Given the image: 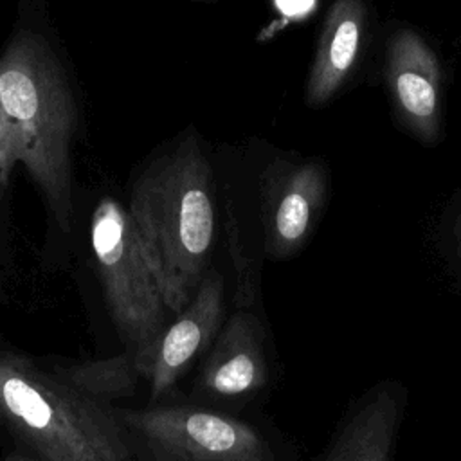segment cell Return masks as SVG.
<instances>
[{
  "mask_svg": "<svg viewBox=\"0 0 461 461\" xmlns=\"http://www.w3.org/2000/svg\"><path fill=\"white\" fill-rule=\"evenodd\" d=\"M124 421L162 461H272L265 439L245 421L194 407L124 412Z\"/></svg>",
  "mask_w": 461,
  "mask_h": 461,
  "instance_id": "5",
  "label": "cell"
},
{
  "mask_svg": "<svg viewBox=\"0 0 461 461\" xmlns=\"http://www.w3.org/2000/svg\"><path fill=\"white\" fill-rule=\"evenodd\" d=\"M0 101L13 126L14 164L25 166L41 189L52 220L68 232L70 142L77 108L59 59L40 34L20 31L2 52Z\"/></svg>",
  "mask_w": 461,
  "mask_h": 461,
  "instance_id": "2",
  "label": "cell"
},
{
  "mask_svg": "<svg viewBox=\"0 0 461 461\" xmlns=\"http://www.w3.org/2000/svg\"><path fill=\"white\" fill-rule=\"evenodd\" d=\"M326 196L321 162H272L261 175L265 252L274 259L294 256L308 240Z\"/></svg>",
  "mask_w": 461,
  "mask_h": 461,
  "instance_id": "6",
  "label": "cell"
},
{
  "mask_svg": "<svg viewBox=\"0 0 461 461\" xmlns=\"http://www.w3.org/2000/svg\"><path fill=\"white\" fill-rule=\"evenodd\" d=\"M454 234H456V243H457V254L461 258V212L456 220V227H454Z\"/></svg>",
  "mask_w": 461,
  "mask_h": 461,
  "instance_id": "15",
  "label": "cell"
},
{
  "mask_svg": "<svg viewBox=\"0 0 461 461\" xmlns=\"http://www.w3.org/2000/svg\"><path fill=\"white\" fill-rule=\"evenodd\" d=\"M90 245L110 317L135 358H142L169 324L171 312L144 258L128 211L104 196L94 209Z\"/></svg>",
  "mask_w": 461,
  "mask_h": 461,
  "instance_id": "4",
  "label": "cell"
},
{
  "mask_svg": "<svg viewBox=\"0 0 461 461\" xmlns=\"http://www.w3.org/2000/svg\"><path fill=\"white\" fill-rule=\"evenodd\" d=\"M366 29L364 0H333L326 13L306 83V101L319 106L331 99L353 70Z\"/></svg>",
  "mask_w": 461,
  "mask_h": 461,
  "instance_id": "10",
  "label": "cell"
},
{
  "mask_svg": "<svg viewBox=\"0 0 461 461\" xmlns=\"http://www.w3.org/2000/svg\"><path fill=\"white\" fill-rule=\"evenodd\" d=\"M126 211L166 306L178 315L207 274L214 240L212 171L196 135L139 176Z\"/></svg>",
  "mask_w": 461,
  "mask_h": 461,
  "instance_id": "1",
  "label": "cell"
},
{
  "mask_svg": "<svg viewBox=\"0 0 461 461\" xmlns=\"http://www.w3.org/2000/svg\"><path fill=\"white\" fill-rule=\"evenodd\" d=\"M385 79L405 126L421 140L439 133L441 68L434 50L409 29L391 36L385 52Z\"/></svg>",
  "mask_w": 461,
  "mask_h": 461,
  "instance_id": "8",
  "label": "cell"
},
{
  "mask_svg": "<svg viewBox=\"0 0 461 461\" xmlns=\"http://www.w3.org/2000/svg\"><path fill=\"white\" fill-rule=\"evenodd\" d=\"M398 421L394 389L373 391L344 423L324 461H389Z\"/></svg>",
  "mask_w": 461,
  "mask_h": 461,
  "instance_id": "11",
  "label": "cell"
},
{
  "mask_svg": "<svg viewBox=\"0 0 461 461\" xmlns=\"http://www.w3.org/2000/svg\"><path fill=\"white\" fill-rule=\"evenodd\" d=\"M0 423L41 461H128L113 414L101 403L0 342Z\"/></svg>",
  "mask_w": 461,
  "mask_h": 461,
  "instance_id": "3",
  "label": "cell"
},
{
  "mask_svg": "<svg viewBox=\"0 0 461 461\" xmlns=\"http://www.w3.org/2000/svg\"><path fill=\"white\" fill-rule=\"evenodd\" d=\"M58 375L97 400L130 394L135 387V380L140 376L135 353L130 349L112 358L61 367L58 369Z\"/></svg>",
  "mask_w": 461,
  "mask_h": 461,
  "instance_id": "12",
  "label": "cell"
},
{
  "mask_svg": "<svg viewBox=\"0 0 461 461\" xmlns=\"http://www.w3.org/2000/svg\"><path fill=\"white\" fill-rule=\"evenodd\" d=\"M2 461H36V459H31V457L22 456V454H9V456L4 457Z\"/></svg>",
  "mask_w": 461,
  "mask_h": 461,
  "instance_id": "16",
  "label": "cell"
},
{
  "mask_svg": "<svg viewBox=\"0 0 461 461\" xmlns=\"http://www.w3.org/2000/svg\"><path fill=\"white\" fill-rule=\"evenodd\" d=\"M13 151H14L13 126H11V121L5 113V108L2 104V101H0V175H2L5 184L9 182V175L14 167Z\"/></svg>",
  "mask_w": 461,
  "mask_h": 461,
  "instance_id": "14",
  "label": "cell"
},
{
  "mask_svg": "<svg viewBox=\"0 0 461 461\" xmlns=\"http://www.w3.org/2000/svg\"><path fill=\"white\" fill-rule=\"evenodd\" d=\"M270 4L277 14V25L272 29V32H276L288 23H301L308 20L315 13L319 0H270Z\"/></svg>",
  "mask_w": 461,
  "mask_h": 461,
  "instance_id": "13",
  "label": "cell"
},
{
  "mask_svg": "<svg viewBox=\"0 0 461 461\" xmlns=\"http://www.w3.org/2000/svg\"><path fill=\"white\" fill-rule=\"evenodd\" d=\"M268 380L263 330L252 312L238 310L221 326L202 369V385L216 396H241Z\"/></svg>",
  "mask_w": 461,
  "mask_h": 461,
  "instance_id": "9",
  "label": "cell"
},
{
  "mask_svg": "<svg viewBox=\"0 0 461 461\" xmlns=\"http://www.w3.org/2000/svg\"><path fill=\"white\" fill-rule=\"evenodd\" d=\"M223 313L221 277L207 272L189 304L169 321L148 353L137 360L153 400L169 393L189 364L214 342L223 326Z\"/></svg>",
  "mask_w": 461,
  "mask_h": 461,
  "instance_id": "7",
  "label": "cell"
},
{
  "mask_svg": "<svg viewBox=\"0 0 461 461\" xmlns=\"http://www.w3.org/2000/svg\"><path fill=\"white\" fill-rule=\"evenodd\" d=\"M5 182H4V178H2V175H0V200H2V194H4V189H5Z\"/></svg>",
  "mask_w": 461,
  "mask_h": 461,
  "instance_id": "17",
  "label": "cell"
}]
</instances>
